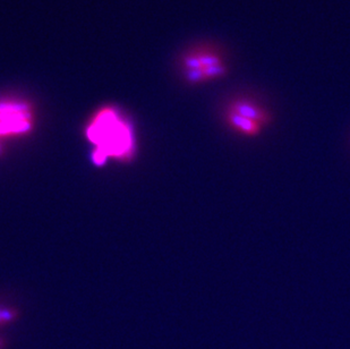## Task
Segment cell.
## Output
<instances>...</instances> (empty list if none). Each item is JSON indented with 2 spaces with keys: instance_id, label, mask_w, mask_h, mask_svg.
I'll use <instances>...</instances> for the list:
<instances>
[{
  "instance_id": "1",
  "label": "cell",
  "mask_w": 350,
  "mask_h": 349,
  "mask_svg": "<svg viewBox=\"0 0 350 349\" xmlns=\"http://www.w3.org/2000/svg\"><path fill=\"white\" fill-rule=\"evenodd\" d=\"M85 137L92 145L90 157L95 167H105L110 160L128 162L135 157V131L117 107L105 106L95 111L85 127Z\"/></svg>"
},
{
  "instance_id": "2",
  "label": "cell",
  "mask_w": 350,
  "mask_h": 349,
  "mask_svg": "<svg viewBox=\"0 0 350 349\" xmlns=\"http://www.w3.org/2000/svg\"><path fill=\"white\" fill-rule=\"evenodd\" d=\"M180 74L189 85L222 80L229 74L228 59L217 47L201 44L188 49L180 58Z\"/></svg>"
},
{
  "instance_id": "3",
  "label": "cell",
  "mask_w": 350,
  "mask_h": 349,
  "mask_svg": "<svg viewBox=\"0 0 350 349\" xmlns=\"http://www.w3.org/2000/svg\"><path fill=\"white\" fill-rule=\"evenodd\" d=\"M37 124L34 108L22 99L0 100V141L23 138Z\"/></svg>"
},
{
  "instance_id": "4",
  "label": "cell",
  "mask_w": 350,
  "mask_h": 349,
  "mask_svg": "<svg viewBox=\"0 0 350 349\" xmlns=\"http://www.w3.org/2000/svg\"><path fill=\"white\" fill-rule=\"evenodd\" d=\"M226 110L233 111L235 114L246 118V119L253 120L264 128L271 125L273 121V117L267 108L247 96L234 97L233 100L228 102Z\"/></svg>"
},
{
  "instance_id": "5",
  "label": "cell",
  "mask_w": 350,
  "mask_h": 349,
  "mask_svg": "<svg viewBox=\"0 0 350 349\" xmlns=\"http://www.w3.org/2000/svg\"><path fill=\"white\" fill-rule=\"evenodd\" d=\"M224 121L231 131L245 137H256L261 135L264 130V127L257 122L246 119L229 110H224Z\"/></svg>"
},
{
  "instance_id": "6",
  "label": "cell",
  "mask_w": 350,
  "mask_h": 349,
  "mask_svg": "<svg viewBox=\"0 0 350 349\" xmlns=\"http://www.w3.org/2000/svg\"><path fill=\"white\" fill-rule=\"evenodd\" d=\"M20 312L18 309L10 306H2L0 307V328L12 325L16 322L19 317Z\"/></svg>"
},
{
  "instance_id": "7",
  "label": "cell",
  "mask_w": 350,
  "mask_h": 349,
  "mask_svg": "<svg viewBox=\"0 0 350 349\" xmlns=\"http://www.w3.org/2000/svg\"><path fill=\"white\" fill-rule=\"evenodd\" d=\"M7 347V341L4 338H0V349H5Z\"/></svg>"
},
{
  "instance_id": "8",
  "label": "cell",
  "mask_w": 350,
  "mask_h": 349,
  "mask_svg": "<svg viewBox=\"0 0 350 349\" xmlns=\"http://www.w3.org/2000/svg\"><path fill=\"white\" fill-rule=\"evenodd\" d=\"M3 145H2V141H0V156H2V153H3Z\"/></svg>"
}]
</instances>
